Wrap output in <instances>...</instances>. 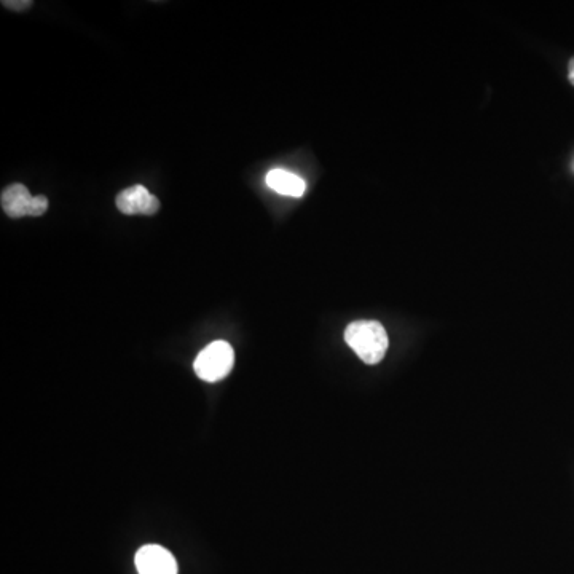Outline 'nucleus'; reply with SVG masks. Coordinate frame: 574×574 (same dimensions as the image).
<instances>
[{
  "instance_id": "f257e3e1",
  "label": "nucleus",
  "mask_w": 574,
  "mask_h": 574,
  "mask_svg": "<svg viewBox=\"0 0 574 574\" xmlns=\"http://www.w3.org/2000/svg\"><path fill=\"white\" fill-rule=\"evenodd\" d=\"M345 342L358 354L361 361L375 366L385 358L388 351V334L385 327L377 321H356L346 327Z\"/></svg>"
},
{
  "instance_id": "f03ea898",
  "label": "nucleus",
  "mask_w": 574,
  "mask_h": 574,
  "mask_svg": "<svg viewBox=\"0 0 574 574\" xmlns=\"http://www.w3.org/2000/svg\"><path fill=\"white\" fill-rule=\"evenodd\" d=\"M235 353L230 343L217 340L198 354L193 364L195 374L205 382H219L232 372Z\"/></svg>"
},
{
  "instance_id": "7ed1b4c3",
  "label": "nucleus",
  "mask_w": 574,
  "mask_h": 574,
  "mask_svg": "<svg viewBox=\"0 0 574 574\" xmlns=\"http://www.w3.org/2000/svg\"><path fill=\"white\" fill-rule=\"evenodd\" d=\"M117 208L126 216H152L160 209V201L144 185H133L130 189L118 193Z\"/></svg>"
},
{
  "instance_id": "20e7f679",
  "label": "nucleus",
  "mask_w": 574,
  "mask_h": 574,
  "mask_svg": "<svg viewBox=\"0 0 574 574\" xmlns=\"http://www.w3.org/2000/svg\"><path fill=\"white\" fill-rule=\"evenodd\" d=\"M136 568L139 574H177V563L173 554L165 547L147 544L136 554Z\"/></svg>"
},
{
  "instance_id": "39448f33",
  "label": "nucleus",
  "mask_w": 574,
  "mask_h": 574,
  "mask_svg": "<svg viewBox=\"0 0 574 574\" xmlns=\"http://www.w3.org/2000/svg\"><path fill=\"white\" fill-rule=\"evenodd\" d=\"M32 203H34V197L23 184L10 185L2 192V209L8 217H13V219L31 216Z\"/></svg>"
},
{
  "instance_id": "423d86ee",
  "label": "nucleus",
  "mask_w": 574,
  "mask_h": 574,
  "mask_svg": "<svg viewBox=\"0 0 574 574\" xmlns=\"http://www.w3.org/2000/svg\"><path fill=\"white\" fill-rule=\"evenodd\" d=\"M268 187L284 197H302L307 189L305 181L297 174L286 170H272L265 177Z\"/></svg>"
},
{
  "instance_id": "0eeeda50",
  "label": "nucleus",
  "mask_w": 574,
  "mask_h": 574,
  "mask_svg": "<svg viewBox=\"0 0 574 574\" xmlns=\"http://www.w3.org/2000/svg\"><path fill=\"white\" fill-rule=\"evenodd\" d=\"M48 200L44 195H37L34 197V203H32V217L42 216V214L47 213Z\"/></svg>"
},
{
  "instance_id": "6e6552de",
  "label": "nucleus",
  "mask_w": 574,
  "mask_h": 574,
  "mask_svg": "<svg viewBox=\"0 0 574 574\" xmlns=\"http://www.w3.org/2000/svg\"><path fill=\"white\" fill-rule=\"evenodd\" d=\"M4 5L8 8H16V10H20V8L29 7L31 2H4Z\"/></svg>"
},
{
  "instance_id": "1a4fd4ad",
  "label": "nucleus",
  "mask_w": 574,
  "mask_h": 574,
  "mask_svg": "<svg viewBox=\"0 0 574 574\" xmlns=\"http://www.w3.org/2000/svg\"><path fill=\"white\" fill-rule=\"evenodd\" d=\"M568 79H570V83L574 87V58L568 64Z\"/></svg>"
},
{
  "instance_id": "9d476101",
  "label": "nucleus",
  "mask_w": 574,
  "mask_h": 574,
  "mask_svg": "<svg viewBox=\"0 0 574 574\" xmlns=\"http://www.w3.org/2000/svg\"><path fill=\"white\" fill-rule=\"evenodd\" d=\"M573 170H574V163H573Z\"/></svg>"
}]
</instances>
